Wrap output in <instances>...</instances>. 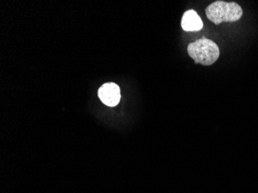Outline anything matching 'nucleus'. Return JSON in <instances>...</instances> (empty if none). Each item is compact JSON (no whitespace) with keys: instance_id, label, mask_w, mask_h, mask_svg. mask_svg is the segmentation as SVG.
I'll list each match as a JSON object with an SVG mask.
<instances>
[{"instance_id":"4","label":"nucleus","mask_w":258,"mask_h":193,"mask_svg":"<svg viewBox=\"0 0 258 193\" xmlns=\"http://www.w3.org/2000/svg\"><path fill=\"white\" fill-rule=\"evenodd\" d=\"M181 25L185 31H199L204 27V23L197 12L194 10H188L183 14Z\"/></svg>"},{"instance_id":"2","label":"nucleus","mask_w":258,"mask_h":193,"mask_svg":"<svg viewBox=\"0 0 258 193\" xmlns=\"http://www.w3.org/2000/svg\"><path fill=\"white\" fill-rule=\"evenodd\" d=\"M187 51L196 63L204 66L214 65L220 56V49L217 43L205 37L189 43Z\"/></svg>"},{"instance_id":"1","label":"nucleus","mask_w":258,"mask_h":193,"mask_svg":"<svg viewBox=\"0 0 258 193\" xmlns=\"http://www.w3.org/2000/svg\"><path fill=\"white\" fill-rule=\"evenodd\" d=\"M207 18L219 25L221 23L237 22L243 16V10L237 3L216 1L206 9Z\"/></svg>"},{"instance_id":"3","label":"nucleus","mask_w":258,"mask_h":193,"mask_svg":"<svg viewBox=\"0 0 258 193\" xmlns=\"http://www.w3.org/2000/svg\"><path fill=\"white\" fill-rule=\"evenodd\" d=\"M98 97L105 105L114 107L121 100L119 87L114 83H107L98 90Z\"/></svg>"}]
</instances>
